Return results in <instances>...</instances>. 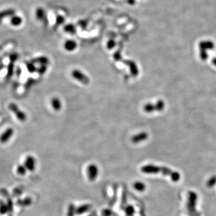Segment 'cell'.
<instances>
[{"instance_id":"1","label":"cell","mask_w":216,"mask_h":216,"mask_svg":"<svg viewBox=\"0 0 216 216\" xmlns=\"http://www.w3.org/2000/svg\"><path fill=\"white\" fill-rule=\"evenodd\" d=\"M141 171L147 174H161L165 176H169L172 181L177 182L180 180V174L175 171H172L171 169L165 166H158L153 165H147L141 167Z\"/></svg>"},{"instance_id":"2","label":"cell","mask_w":216,"mask_h":216,"mask_svg":"<svg viewBox=\"0 0 216 216\" xmlns=\"http://www.w3.org/2000/svg\"><path fill=\"white\" fill-rule=\"evenodd\" d=\"M198 196L194 191H189L188 194V201L187 203V208L189 214L191 216H199L196 209V205L197 203Z\"/></svg>"},{"instance_id":"3","label":"cell","mask_w":216,"mask_h":216,"mask_svg":"<svg viewBox=\"0 0 216 216\" xmlns=\"http://www.w3.org/2000/svg\"><path fill=\"white\" fill-rule=\"evenodd\" d=\"M72 75L73 78L84 85H87L90 83V79L88 77L79 70H74L72 72Z\"/></svg>"},{"instance_id":"4","label":"cell","mask_w":216,"mask_h":216,"mask_svg":"<svg viewBox=\"0 0 216 216\" xmlns=\"http://www.w3.org/2000/svg\"><path fill=\"white\" fill-rule=\"evenodd\" d=\"M9 109L14 113L16 114V116L17 118L21 121H25L27 119V116L24 112H23L21 111L20 109H19V108L18 106L14 104V103H11L9 106Z\"/></svg>"},{"instance_id":"5","label":"cell","mask_w":216,"mask_h":216,"mask_svg":"<svg viewBox=\"0 0 216 216\" xmlns=\"http://www.w3.org/2000/svg\"><path fill=\"white\" fill-rule=\"evenodd\" d=\"M87 172L89 180L91 181H94L97 178L98 174V169L97 166L95 165H90L88 167Z\"/></svg>"},{"instance_id":"6","label":"cell","mask_w":216,"mask_h":216,"mask_svg":"<svg viewBox=\"0 0 216 216\" xmlns=\"http://www.w3.org/2000/svg\"><path fill=\"white\" fill-rule=\"evenodd\" d=\"M36 163V162L34 157L31 156H28L26 157L24 165L28 171L33 172L35 170Z\"/></svg>"},{"instance_id":"7","label":"cell","mask_w":216,"mask_h":216,"mask_svg":"<svg viewBox=\"0 0 216 216\" xmlns=\"http://www.w3.org/2000/svg\"><path fill=\"white\" fill-rule=\"evenodd\" d=\"M120 61H122L123 63H124L127 66H129V69L130 70V73L133 76H136L138 75L139 70H138L137 66L136 64V63L133 62V61H130V60L123 61L122 59H121Z\"/></svg>"},{"instance_id":"8","label":"cell","mask_w":216,"mask_h":216,"mask_svg":"<svg viewBox=\"0 0 216 216\" xmlns=\"http://www.w3.org/2000/svg\"><path fill=\"white\" fill-rule=\"evenodd\" d=\"M14 133V130L12 128H8L0 136V142L4 144L9 141L12 137Z\"/></svg>"},{"instance_id":"9","label":"cell","mask_w":216,"mask_h":216,"mask_svg":"<svg viewBox=\"0 0 216 216\" xmlns=\"http://www.w3.org/2000/svg\"><path fill=\"white\" fill-rule=\"evenodd\" d=\"M148 137V135L146 132H143L138 133L132 137V141L133 143L137 144L139 142H141L142 141H146Z\"/></svg>"},{"instance_id":"10","label":"cell","mask_w":216,"mask_h":216,"mask_svg":"<svg viewBox=\"0 0 216 216\" xmlns=\"http://www.w3.org/2000/svg\"><path fill=\"white\" fill-rule=\"evenodd\" d=\"M199 49L202 50H212L214 48V44L213 42L210 40L207 41H202L199 44Z\"/></svg>"},{"instance_id":"11","label":"cell","mask_w":216,"mask_h":216,"mask_svg":"<svg viewBox=\"0 0 216 216\" xmlns=\"http://www.w3.org/2000/svg\"><path fill=\"white\" fill-rule=\"evenodd\" d=\"M51 105L53 108V109L57 111H59L61 109V107H62L60 100L57 97H53V98H52Z\"/></svg>"},{"instance_id":"12","label":"cell","mask_w":216,"mask_h":216,"mask_svg":"<svg viewBox=\"0 0 216 216\" xmlns=\"http://www.w3.org/2000/svg\"><path fill=\"white\" fill-rule=\"evenodd\" d=\"M91 208V205L90 204H85L81 206H79L76 209V214H82L85 213L88 211L90 208Z\"/></svg>"},{"instance_id":"13","label":"cell","mask_w":216,"mask_h":216,"mask_svg":"<svg viewBox=\"0 0 216 216\" xmlns=\"http://www.w3.org/2000/svg\"><path fill=\"white\" fill-rule=\"evenodd\" d=\"M8 213L9 208L6 202H5L3 199H0V214L5 215L8 214Z\"/></svg>"},{"instance_id":"14","label":"cell","mask_w":216,"mask_h":216,"mask_svg":"<svg viewBox=\"0 0 216 216\" xmlns=\"http://www.w3.org/2000/svg\"><path fill=\"white\" fill-rule=\"evenodd\" d=\"M144 110L146 113H152L153 112L157 111V107L156 104H152L151 103H146L144 107Z\"/></svg>"},{"instance_id":"15","label":"cell","mask_w":216,"mask_h":216,"mask_svg":"<svg viewBox=\"0 0 216 216\" xmlns=\"http://www.w3.org/2000/svg\"><path fill=\"white\" fill-rule=\"evenodd\" d=\"M76 43L72 40L67 41L65 44V49L68 51H72L76 49Z\"/></svg>"},{"instance_id":"16","label":"cell","mask_w":216,"mask_h":216,"mask_svg":"<svg viewBox=\"0 0 216 216\" xmlns=\"http://www.w3.org/2000/svg\"><path fill=\"white\" fill-rule=\"evenodd\" d=\"M33 62L35 63H39L42 65H47L49 63V59L46 58V57H40V58H38L36 59H34Z\"/></svg>"},{"instance_id":"17","label":"cell","mask_w":216,"mask_h":216,"mask_svg":"<svg viewBox=\"0 0 216 216\" xmlns=\"http://www.w3.org/2000/svg\"><path fill=\"white\" fill-rule=\"evenodd\" d=\"M156 107H157V111L158 112H161L163 111L165 107V103L162 100H159L156 102Z\"/></svg>"},{"instance_id":"18","label":"cell","mask_w":216,"mask_h":216,"mask_svg":"<svg viewBox=\"0 0 216 216\" xmlns=\"http://www.w3.org/2000/svg\"><path fill=\"white\" fill-rule=\"evenodd\" d=\"M27 171V169H26L25 166L22 165H18L17 168H16V172L18 175H24L26 174V172Z\"/></svg>"},{"instance_id":"19","label":"cell","mask_w":216,"mask_h":216,"mask_svg":"<svg viewBox=\"0 0 216 216\" xmlns=\"http://www.w3.org/2000/svg\"><path fill=\"white\" fill-rule=\"evenodd\" d=\"M134 188L139 191H143L145 189V185L142 182H136L133 185Z\"/></svg>"},{"instance_id":"20","label":"cell","mask_w":216,"mask_h":216,"mask_svg":"<svg viewBox=\"0 0 216 216\" xmlns=\"http://www.w3.org/2000/svg\"><path fill=\"white\" fill-rule=\"evenodd\" d=\"M19 205H22V206H28L29 205L31 204L32 203V199L30 198H27L24 200H21L19 202Z\"/></svg>"},{"instance_id":"21","label":"cell","mask_w":216,"mask_h":216,"mask_svg":"<svg viewBox=\"0 0 216 216\" xmlns=\"http://www.w3.org/2000/svg\"><path fill=\"white\" fill-rule=\"evenodd\" d=\"M216 184V176H213L211 178L208 180L207 181L206 185L208 187H212Z\"/></svg>"},{"instance_id":"22","label":"cell","mask_w":216,"mask_h":216,"mask_svg":"<svg viewBox=\"0 0 216 216\" xmlns=\"http://www.w3.org/2000/svg\"><path fill=\"white\" fill-rule=\"evenodd\" d=\"M125 212L126 213V214L129 216H133V214H134V213H135V209L134 208L131 206V205H129L127 206L125 208Z\"/></svg>"},{"instance_id":"23","label":"cell","mask_w":216,"mask_h":216,"mask_svg":"<svg viewBox=\"0 0 216 216\" xmlns=\"http://www.w3.org/2000/svg\"><path fill=\"white\" fill-rule=\"evenodd\" d=\"M199 56H200V59H201L202 61H206L208 58V54L207 53V51L200 49Z\"/></svg>"},{"instance_id":"24","label":"cell","mask_w":216,"mask_h":216,"mask_svg":"<svg viewBox=\"0 0 216 216\" xmlns=\"http://www.w3.org/2000/svg\"><path fill=\"white\" fill-rule=\"evenodd\" d=\"M76 214V208L74 205L71 204L68 207L67 211V216H74Z\"/></svg>"},{"instance_id":"25","label":"cell","mask_w":216,"mask_h":216,"mask_svg":"<svg viewBox=\"0 0 216 216\" xmlns=\"http://www.w3.org/2000/svg\"><path fill=\"white\" fill-rule=\"evenodd\" d=\"M27 68H28V70L30 73H33V72H34L36 70V68L35 66L33 65V63L27 64Z\"/></svg>"},{"instance_id":"26","label":"cell","mask_w":216,"mask_h":216,"mask_svg":"<svg viewBox=\"0 0 216 216\" xmlns=\"http://www.w3.org/2000/svg\"><path fill=\"white\" fill-rule=\"evenodd\" d=\"M46 70H47V67H46V65H42L38 69L37 71L39 74L43 75V73H45Z\"/></svg>"},{"instance_id":"27","label":"cell","mask_w":216,"mask_h":216,"mask_svg":"<svg viewBox=\"0 0 216 216\" xmlns=\"http://www.w3.org/2000/svg\"><path fill=\"white\" fill-rule=\"evenodd\" d=\"M112 214V211L109 210H104L102 212V215L103 216H111Z\"/></svg>"},{"instance_id":"28","label":"cell","mask_w":216,"mask_h":216,"mask_svg":"<svg viewBox=\"0 0 216 216\" xmlns=\"http://www.w3.org/2000/svg\"><path fill=\"white\" fill-rule=\"evenodd\" d=\"M212 63H213V64L214 66H216V57L213 59V60H212Z\"/></svg>"},{"instance_id":"29","label":"cell","mask_w":216,"mask_h":216,"mask_svg":"<svg viewBox=\"0 0 216 216\" xmlns=\"http://www.w3.org/2000/svg\"><path fill=\"white\" fill-rule=\"evenodd\" d=\"M90 216H92V215H90Z\"/></svg>"}]
</instances>
